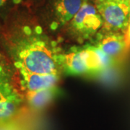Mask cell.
<instances>
[{
  "instance_id": "14",
  "label": "cell",
  "mask_w": 130,
  "mask_h": 130,
  "mask_svg": "<svg viewBox=\"0 0 130 130\" xmlns=\"http://www.w3.org/2000/svg\"><path fill=\"white\" fill-rule=\"evenodd\" d=\"M113 2H121V3H126V4H129L130 5V0H111Z\"/></svg>"
},
{
  "instance_id": "7",
  "label": "cell",
  "mask_w": 130,
  "mask_h": 130,
  "mask_svg": "<svg viewBox=\"0 0 130 130\" xmlns=\"http://www.w3.org/2000/svg\"><path fill=\"white\" fill-rule=\"evenodd\" d=\"M18 70L20 85L25 93L55 87L60 77L59 74H41L30 72L23 69Z\"/></svg>"
},
{
  "instance_id": "8",
  "label": "cell",
  "mask_w": 130,
  "mask_h": 130,
  "mask_svg": "<svg viewBox=\"0 0 130 130\" xmlns=\"http://www.w3.org/2000/svg\"><path fill=\"white\" fill-rule=\"evenodd\" d=\"M79 51L87 65L88 74H96L115 65L110 57L95 45L86 46Z\"/></svg>"
},
{
  "instance_id": "5",
  "label": "cell",
  "mask_w": 130,
  "mask_h": 130,
  "mask_svg": "<svg viewBox=\"0 0 130 130\" xmlns=\"http://www.w3.org/2000/svg\"><path fill=\"white\" fill-rule=\"evenodd\" d=\"M101 30L96 35L98 37L95 46L110 57L115 64L121 62L129 48L124 33Z\"/></svg>"
},
{
  "instance_id": "11",
  "label": "cell",
  "mask_w": 130,
  "mask_h": 130,
  "mask_svg": "<svg viewBox=\"0 0 130 130\" xmlns=\"http://www.w3.org/2000/svg\"><path fill=\"white\" fill-rule=\"evenodd\" d=\"M21 5L22 0H0V18L6 20L17 7Z\"/></svg>"
},
{
  "instance_id": "10",
  "label": "cell",
  "mask_w": 130,
  "mask_h": 130,
  "mask_svg": "<svg viewBox=\"0 0 130 130\" xmlns=\"http://www.w3.org/2000/svg\"><path fill=\"white\" fill-rule=\"evenodd\" d=\"M62 71L72 75L88 74V70L79 50H75L67 54H62Z\"/></svg>"
},
{
  "instance_id": "2",
  "label": "cell",
  "mask_w": 130,
  "mask_h": 130,
  "mask_svg": "<svg viewBox=\"0 0 130 130\" xmlns=\"http://www.w3.org/2000/svg\"><path fill=\"white\" fill-rule=\"evenodd\" d=\"M102 26V18L95 5L85 0L78 12L64 28L67 36L82 43L96 36Z\"/></svg>"
},
{
  "instance_id": "13",
  "label": "cell",
  "mask_w": 130,
  "mask_h": 130,
  "mask_svg": "<svg viewBox=\"0 0 130 130\" xmlns=\"http://www.w3.org/2000/svg\"><path fill=\"white\" fill-rule=\"evenodd\" d=\"M124 36H125L126 43H127L128 46L130 48V22L129 25H128V27H127V29L126 30V32H124Z\"/></svg>"
},
{
  "instance_id": "6",
  "label": "cell",
  "mask_w": 130,
  "mask_h": 130,
  "mask_svg": "<svg viewBox=\"0 0 130 130\" xmlns=\"http://www.w3.org/2000/svg\"><path fill=\"white\" fill-rule=\"evenodd\" d=\"M0 67V121L8 120L19 110L23 96L9 80L4 77Z\"/></svg>"
},
{
  "instance_id": "9",
  "label": "cell",
  "mask_w": 130,
  "mask_h": 130,
  "mask_svg": "<svg viewBox=\"0 0 130 130\" xmlns=\"http://www.w3.org/2000/svg\"><path fill=\"white\" fill-rule=\"evenodd\" d=\"M58 90L56 86L50 88L28 91L24 94L28 105L36 110H41L48 106L55 99Z\"/></svg>"
},
{
  "instance_id": "4",
  "label": "cell",
  "mask_w": 130,
  "mask_h": 130,
  "mask_svg": "<svg viewBox=\"0 0 130 130\" xmlns=\"http://www.w3.org/2000/svg\"><path fill=\"white\" fill-rule=\"evenodd\" d=\"M85 0H47L43 13V23L50 30L64 28L80 9Z\"/></svg>"
},
{
  "instance_id": "3",
  "label": "cell",
  "mask_w": 130,
  "mask_h": 130,
  "mask_svg": "<svg viewBox=\"0 0 130 130\" xmlns=\"http://www.w3.org/2000/svg\"><path fill=\"white\" fill-rule=\"evenodd\" d=\"M95 5L103 20L101 30L107 32H126L130 22L129 4L96 0Z\"/></svg>"
},
{
  "instance_id": "12",
  "label": "cell",
  "mask_w": 130,
  "mask_h": 130,
  "mask_svg": "<svg viewBox=\"0 0 130 130\" xmlns=\"http://www.w3.org/2000/svg\"><path fill=\"white\" fill-rule=\"evenodd\" d=\"M47 0H22V5L32 12H36L38 9L43 7Z\"/></svg>"
},
{
  "instance_id": "1",
  "label": "cell",
  "mask_w": 130,
  "mask_h": 130,
  "mask_svg": "<svg viewBox=\"0 0 130 130\" xmlns=\"http://www.w3.org/2000/svg\"><path fill=\"white\" fill-rule=\"evenodd\" d=\"M7 18L17 23L10 36L16 68L35 73L59 74L62 71V54L57 43L46 34L35 12L19 5Z\"/></svg>"
}]
</instances>
